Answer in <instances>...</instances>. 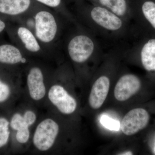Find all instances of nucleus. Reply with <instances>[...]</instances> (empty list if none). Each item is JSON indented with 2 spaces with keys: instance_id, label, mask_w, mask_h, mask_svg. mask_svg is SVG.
<instances>
[{
  "instance_id": "obj_20",
  "label": "nucleus",
  "mask_w": 155,
  "mask_h": 155,
  "mask_svg": "<svg viewBox=\"0 0 155 155\" xmlns=\"http://www.w3.org/2000/svg\"><path fill=\"white\" fill-rule=\"evenodd\" d=\"M11 94V89L7 84L0 80V103H2L8 98Z\"/></svg>"
},
{
  "instance_id": "obj_15",
  "label": "nucleus",
  "mask_w": 155,
  "mask_h": 155,
  "mask_svg": "<svg viewBox=\"0 0 155 155\" xmlns=\"http://www.w3.org/2000/svg\"><path fill=\"white\" fill-rule=\"evenodd\" d=\"M18 36L28 51L31 52H37L41 48L35 37L28 28L19 27L17 31Z\"/></svg>"
},
{
  "instance_id": "obj_17",
  "label": "nucleus",
  "mask_w": 155,
  "mask_h": 155,
  "mask_svg": "<svg viewBox=\"0 0 155 155\" xmlns=\"http://www.w3.org/2000/svg\"><path fill=\"white\" fill-rule=\"evenodd\" d=\"M100 121L101 123L109 130L117 131L120 128V123L119 121L111 119L106 115L102 116Z\"/></svg>"
},
{
  "instance_id": "obj_4",
  "label": "nucleus",
  "mask_w": 155,
  "mask_h": 155,
  "mask_svg": "<svg viewBox=\"0 0 155 155\" xmlns=\"http://www.w3.org/2000/svg\"><path fill=\"white\" fill-rule=\"evenodd\" d=\"M35 35L44 43H49L55 37L58 25L54 16L46 11L38 12L35 16Z\"/></svg>"
},
{
  "instance_id": "obj_3",
  "label": "nucleus",
  "mask_w": 155,
  "mask_h": 155,
  "mask_svg": "<svg viewBox=\"0 0 155 155\" xmlns=\"http://www.w3.org/2000/svg\"><path fill=\"white\" fill-rule=\"evenodd\" d=\"M59 126L50 118L42 121L37 126L33 137L35 147L41 151L48 150L54 144L59 134Z\"/></svg>"
},
{
  "instance_id": "obj_23",
  "label": "nucleus",
  "mask_w": 155,
  "mask_h": 155,
  "mask_svg": "<svg viewBox=\"0 0 155 155\" xmlns=\"http://www.w3.org/2000/svg\"><path fill=\"white\" fill-rule=\"evenodd\" d=\"M5 27V22L0 19V33L3 31Z\"/></svg>"
},
{
  "instance_id": "obj_9",
  "label": "nucleus",
  "mask_w": 155,
  "mask_h": 155,
  "mask_svg": "<svg viewBox=\"0 0 155 155\" xmlns=\"http://www.w3.org/2000/svg\"><path fill=\"white\" fill-rule=\"evenodd\" d=\"M27 84L29 95L32 100L38 101L43 98L46 89L42 72L38 67L30 69L27 76Z\"/></svg>"
},
{
  "instance_id": "obj_7",
  "label": "nucleus",
  "mask_w": 155,
  "mask_h": 155,
  "mask_svg": "<svg viewBox=\"0 0 155 155\" xmlns=\"http://www.w3.org/2000/svg\"><path fill=\"white\" fill-rule=\"evenodd\" d=\"M141 85V81L136 75L130 73L124 74L116 83L114 96L119 101H125L136 94Z\"/></svg>"
},
{
  "instance_id": "obj_11",
  "label": "nucleus",
  "mask_w": 155,
  "mask_h": 155,
  "mask_svg": "<svg viewBox=\"0 0 155 155\" xmlns=\"http://www.w3.org/2000/svg\"><path fill=\"white\" fill-rule=\"evenodd\" d=\"M128 49L139 53L142 65L146 70L155 71V38L150 39L143 45H135Z\"/></svg>"
},
{
  "instance_id": "obj_10",
  "label": "nucleus",
  "mask_w": 155,
  "mask_h": 155,
  "mask_svg": "<svg viewBox=\"0 0 155 155\" xmlns=\"http://www.w3.org/2000/svg\"><path fill=\"white\" fill-rule=\"evenodd\" d=\"M97 5L104 7L128 24L134 19L132 7L128 5L127 0H97Z\"/></svg>"
},
{
  "instance_id": "obj_1",
  "label": "nucleus",
  "mask_w": 155,
  "mask_h": 155,
  "mask_svg": "<svg viewBox=\"0 0 155 155\" xmlns=\"http://www.w3.org/2000/svg\"><path fill=\"white\" fill-rule=\"evenodd\" d=\"M97 37L116 42L132 36V26L107 9L96 5L80 14Z\"/></svg>"
},
{
  "instance_id": "obj_8",
  "label": "nucleus",
  "mask_w": 155,
  "mask_h": 155,
  "mask_svg": "<svg viewBox=\"0 0 155 155\" xmlns=\"http://www.w3.org/2000/svg\"><path fill=\"white\" fill-rule=\"evenodd\" d=\"M110 81L107 75L98 78L93 84L89 97V104L92 109H99L107 98L110 89Z\"/></svg>"
},
{
  "instance_id": "obj_2",
  "label": "nucleus",
  "mask_w": 155,
  "mask_h": 155,
  "mask_svg": "<svg viewBox=\"0 0 155 155\" xmlns=\"http://www.w3.org/2000/svg\"><path fill=\"white\" fill-rule=\"evenodd\" d=\"M67 50L73 62L81 64L97 55L103 49L97 37L91 31L90 33L78 34L71 38Z\"/></svg>"
},
{
  "instance_id": "obj_12",
  "label": "nucleus",
  "mask_w": 155,
  "mask_h": 155,
  "mask_svg": "<svg viewBox=\"0 0 155 155\" xmlns=\"http://www.w3.org/2000/svg\"><path fill=\"white\" fill-rule=\"evenodd\" d=\"M30 0H0V12L17 15L25 12L29 8Z\"/></svg>"
},
{
  "instance_id": "obj_6",
  "label": "nucleus",
  "mask_w": 155,
  "mask_h": 155,
  "mask_svg": "<svg viewBox=\"0 0 155 155\" xmlns=\"http://www.w3.org/2000/svg\"><path fill=\"white\" fill-rule=\"evenodd\" d=\"M48 97L51 103L62 114L69 115L76 110V100L61 85H53L49 91Z\"/></svg>"
},
{
  "instance_id": "obj_13",
  "label": "nucleus",
  "mask_w": 155,
  "mask_h": 155,
  "mask_svg": "<svg viewBox=\"0 0 155 155\" xmlns=\"http://www.w3.org/2000/svg\"><path fill=\"white\" fill-rule=\"evenodd\" d=\"M25 62V59L17 48L10 45L0 46V63L15 64Z\"/></svg>"
},
{
  "instance_id": "obj_19",
  "label": "nucleus",
  "mask_w": 155,
  "mask_h": 155,
  "mask_svg": "<svg viewBox=\"0 0 155 155\" xmlns=\"http://www.w3.org/2000/svg\"><path fill=\"white\" fill-rule=\"evenodd\" d=\"M25 125H27L25 122L23 116L21 114L17 113L12 117L10 122V126L14 130H18L20 127Z\"/></svg>"
},
{
  "instance_id": "obj_22",
  "label": "nucleus",
  "mask_w": 155,
  "mask_h": 155,
  "mask_svg": "<svg viewBox=\"0 0 155 155\" xmlns=\"http://www.w3.org/2000/svg\"><path fill=\"white\" fill-rule=\"evenodd\" d=\"M40 2L42 3L51 7H57L61 4V0H37Z\"/></svg>"
},
{
  "instance_id": "obj_14",
  "label": "nucleus",
  "mask_w": 155,
  "mask_h": 155,
  "mask_svg": "<svg viewBox=\"0 0 155 155\" xmlns=\"http://www.w3.org/2000/svg\"><path fill=\"white\" fill-rule=\"evenodd\" d=\"M133 13L134 20L143 19L155 31V3L146 1L142 5L140 13L133 12Z\"/></svg>"
},
{
  "instance_id": "obj_24",
  "label": "nucleus",
  "mask_w": 155,
  "mask_h": 155,
  "mask_svg": "<svg viewBox=\"0 0 155 155\" xmlns=\"http://www.w3.org/2000/svg\"><path fill=\"white\" fill-rule=\"evenodd\" d=\"M121 155H132V153L129 152H126L123 153V154H122Z\"/></svg>"
},
{
  "instance_id": "obj_5",
  "label": "nucleus",
  "mask_w": 155,
  "mask_h": 155,
  "mask_svg": "<svg viewBox=\"0 0 155 155\" xmlns=\"http://www.w3.org/2000/svg\"><path fill=\"white\" fill-rule=\"evenodd\" d=\"M149 119V114L144 109H133L128 112L122 119L121 130L125 135H134L146 127Z\"/></svg>"
},
{
  "instance_id": "obj_18",
  "label": "nucleus",
  "mask_w": 155,
  "mask_h": 155,
  "mask_svg": "<svg viewBox=\"0 0 155 155\" xmlns=\"http://www.w3.org/2000/svg\"><path fill=\"white\" fill-rule=\"evenodd\" d=\"M17 131L16 137L18 142L23 144L28 141L30 137V131L28 125H24Z\"/></svg>"
},
{
  "instance_id": "obj_21",
  "label": "nucleus",
  "mask_w": 155,
  "mask_h": 155,
  "mask_svg": "<svg viewBox=\"0 0 155 155\" xmlns=\"http://www.w3.org/2000/svg\"><path fill=\"white\" fill-rule=\"evenodd\" d=\"M23 116L25 123L29 127L33 125L36 120V114L31 110L26 111Z\"/></svg>"
},
{
  "instance_id": "obj_16",
  "label": "nucleus",
  "mask_w": 155,
  "mask_h": 155,
  "mask_svg": "<svg viewBox=\"0 0 155 155\" xmlns=\"http://www.w3.org/2000/svg\"><path fill=\"white\" fill-rule=\"evenodd\" d=\"M9 122L5 118H0V148L5 145L8 141L10 132Z\"/></svg>"
}]
</instances>
